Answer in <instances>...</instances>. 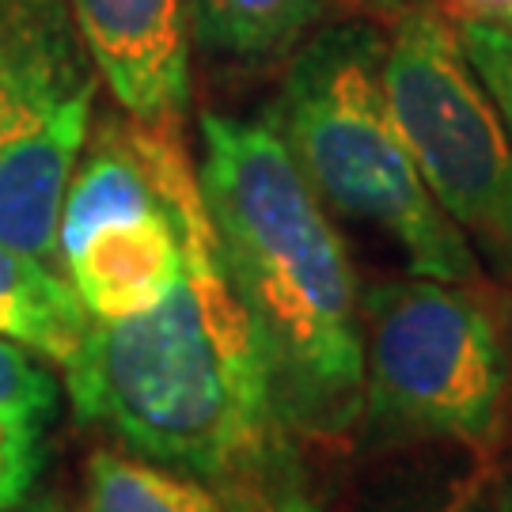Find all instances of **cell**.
<instances>
[{
	"mask_svg": "<svg viewBox=\"0 0 512 512\" xmlns=\"http://www.w3.org/2000/svg\"><path fill=\"white\" fill-rule=\"evenodd\" d=\"M183 224V274L156 308L95 319L65 361L76 414L107 425L129 452L217 490L228 512L289 490V425L255 327L228 285L183 145L167 156Z\"/></svg>",
	"mask_w": 512,
	"mask_h": 512,
	"instance_id": "1",
	"label": "cell"
},
{
	"mask_svg": "<svg viewBox=\"0 0 512 512\" xmlns=\"http://www.w3.org/2000/svg\"><path fill=\"white\" fill-rule=\"evenodd\" d=\"M198 186L281 421L293 437H346L365 414L357 277L274 118L205 114Z\"/></svg>",
	"mask_w": 512,
	"mask_h": 512,
	"instance_id": "2",
	"label": "cell"
},
{
	"mask_svg": "<svg viewBox=\"0 0 512 512\" xmlns=\"http://www.w3.org/2000/svg\"><path fill=\"white\" fill-rule=\"evenodd\" d=\"M387 35L365 19L300 38L270 110L315 194L334 213L380 228L414 277L478 281V255L429 194L391 114Z\"/></svg>",
	"mask_w": 512,
	"mask_h": 512,
	"instance_id": "3",
	"label": "cell"
},
{
	"mask_svg": "<svg viewBox=\"0 0 512 512\" xmlns=\"http://www.w3.org/2000/svg\"><path fill=\"white\" fill-rule=\"evenodd\" d=\"M365 414L376 429L494 452L509 353L494 308L463 281L403 277L361 296Z\"/></svg>",
	"mask_w": 512,
	"mask_h": 512,
	"instance_id": "4",
	"label": "cell"
},
{
	"mask_svg": "<svg viewBox=\"0 0 512 512\" xmlns=\"http://www.w3.org/2000/svg\"><path fill=\"white\" fill-rule=\"evenodd\" d=\"M391 114L429 194L512 281V137L452 23L414 8L387 35Z\"/></svg>",
	"mask_w": 512,
	"mask_h": 512,
	"instance_id": "5",
	"label": "cell"
},
{
	"mask_svg": "<svg viewBox=\"0 0 512 512\" xmlns=\"http://www.w3.org/2000/svg\"><path fill=\"white\" fill-rule=\"evenodd\" d=\"M99 80L129 122L179 126L190 103L183 0H69Z\"/></svg>",
	"mask_w": 512,
	"mask_h": 512,
	"instance_id": "6",
	"label": "cell"
},
{
	"mask_svg": "<svg viewBox=\"0 0 512 512\" xmlns=\"http://www.w3.org/2000/svg\"><path fill=\"white\" fill-rule=\"evenodd\" d=\"M148 141L167 202L141 217L110 220L61 258L95 319H126L156 308L183 274V224L167 186V156L179 137L175 126H148Z\"/></svg>",
	"mask_w": 512,
	"mask_h": 512,
	"instance_id": "7",
	"label": "cell"
},
{
	"mask_svg": "<svg viewBox=\"0 0 512 512\" xmlns=\"http://www.w3.org/2000/svg\"><path fill=\"white\" fill-rule=\"evenodd\" d=\"M92 327L73 281L54 274L42 258L0 243V338H12L38 357L65 365Z\"/></svg>",
	"mask_w": 512,
	"mask_h": 512,
	"instance_id": "8",
	"label": "cell"
},
{
	"mask_svg": "<svg viewBox=\"0 0 512 512\" xmlns=\"http://www.w3.org/2000/svg\"><path fill=\"white\" fill-rule=\"evenodd\" d=\"M80 512H228L217 490L118 448H95L84 467Z\"/></svg>",
	"mask_w": 512,
	"mask_h": 512,
	"instance_id": "9",
	"label": "cell"
},
{
	"mask_svg": "<svg viewBox=\"0 0 512 512\" xmlns=\"http://www.w3.org/2000/svg\"><path fill=\"white\" fill-rule=\"evenodd\" d=\"M330 8L334 0H190V19L220 54L274 57L308 38Z\"/></svg>",
	"mask_w": 512,
	"mask_h": 512,
	"instance_id": "10",
	"label": "cell"
},
{
	"mask_svg": "<svg viewBox=\"0 0 512 512\" xmlns=\"http://www.w3.org/2000/svg\"><path fill=\"white\" fill-rule=\"evenodd\" d=\"M73 35L80 27L69 0H0V126L19 80Z\"/></svg>",
	"mask_w": 512,
	"mask_h": 512,
	"instance_id": "11",
	"label": "cell"
},
{
	"mask_svg": "<svg viewBox=\"0 0 512 512\" xmlns=\"http://www.w3.org/2000/svg\"><path fill=\"white\" fill-rule=\"evenodd\" d=\"M57 399L61 387L54 372L38 365L27 346L0 338V410L46 429L57 414Z\"/></svg>",
	"mask_w": 512,
	"mask_h": 512,
	"instance_id": "12",
	"label": "cell"
},
{
	"mask_svg": "<svg viewBox=\"0 0 512 512\" xmlns=\"http://www.w3.org/2000/svg\"><path fill=\"white\" fill-rule=\"evenodd\" d=\"M456 35L471 69L478 73V80L486 84L490 99L501 110V122L512 137V31L482 23V19H459Z\"/></svg>",
	"mask_w": 512,
	"mask_h": 512,
	"instance_id": "13",
	"label": "cell"
},
{
	"mask_svg": "<svg viewBox=\"0 0 512 512\" xmlns=\"http://www.w3.org/2000/svg\"><path fill=\"white\" fill-rule=\"evenodd\" d=\"M42 471V429L0 410V512L16 509Z\"/></svg>",
	"mask_w": 512,
	"mask_h": 512,
	"instance_id": "14",
	"label": "cell"
},
{
	"mask_svg": "<svg viewBox=\"0 0 512 512\" xmlns=\"http://www.w3.org/2000/svg\"><path fill=\"white\" fill-rule=\"evenodd\" d=\"M459 12V19H482L512 31V0H448Z\"/></svg>",
	"mask_w": 512,
	"mask_h": 512,
	"instance_id": "15",
	"label": "cell"
},
{
	"mask_svg": "<svg viewBox=\"0 0 512 512\" xmlns=\"http://www.w3.org/2000/svg\"><path fill=\"white\" fill-rule=\"evenodd\" d=\"M243 512H323L311 497H304L300 490H281L270 501H262L255 509H243Z\"/></svg>",
	"mask_w": 512,
	"mask_h": 512,
	"instance_id": "16",
	"label": "cell"
},
{
	"mask_svg": "<svg viewBox=\"0 0 512 512\" xmlns=\"http://www.w3.org/2000/svg\"><path fill=\"white\" fill-rule=\"evenodd\" d=\"M8 512H65V505H57V501H23V505Z\"/></svg>",
	"mask_w": 512,
	"mask_h": 512,
	"instance_id": "17",
	"label": "cell"
},
{
	"mask_svg": "<svg viewBox=\"0 0 512 512\" xmlns=\"http://www.w3.org/2000/svg\"><path fill=\"white\" fill-rule=\"evenodd\" d=\"M505 512H512V490L505 494Z\"/></svg>",
	"mask_w": 512,
	"mask_h": 512,
	"instance_id": "18",
	"label": "cell"
}]
</instances>
